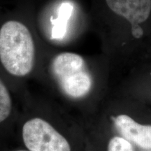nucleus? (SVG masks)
<instances>
[{"label": "nucleus", "mask_w": 151, "mask_h": 151, "mask_svg": "<svg viewBox=\"0 0 151 151\" xmlns=\"http://www.w3.org/2000/svg\"><path fill=\"white\" fill-rule=\"evenodd\" d=\"M14 151H28V150H14Z\"/></svg>", "instance_id": "nucleus-9"}, {"label": "nucleus", "mask_w": 151, "mask_h": 151, "mask_svg": "<svg viewBox=\"0 0 151 151\" xmlns=\"http://www.w3.org/2000/svg\"><path fill=\"white\" fill-rule=\"evenodd\" d=\"M114 124L122 138L143 150H151V124H141L125 114L117 116Z\"/></svg>", "instance_id": "nucleus-5"}, {"label": "nucleus", "mask_w": 151, "mask_h": 151, "mask_svg": "<svg viewBox=\"0 0 151 151\" xmlns=\"http://www.w3.org/2000/svg\"><path fill=\"white\" fill-rule=\"evenodd\" d=\"M113 12L130 22L132 29L139 27L149 18L151 0H106Z\"/></svg>", "instance_id": "nucleus-4"}, {"label": "nucleus", "mask_w": 151, "mask_h": 151, "mask_svg": "<svg viewBox=\"0 0 151 151\" xmlns=\"http://www.w3.org/2000/svg\"><path fill=\"white\" fill-rule=\"evenodd\" d=\"M107 151H134L132 143L121 137H115L109 141Z\"/></svg>", "instance_id": "nucleus-8"}, {"label": "nucleus", "mask_w": 151, "mask_h": 151, "mask_svg": "<svg viewBox=\"0 0 151 151\" xmlns=\"http://www.w3.org/2000/svg\"><path fill=\"white\" fill-rule=\"evenodd\" d=\"M35 46L29 30L21 22L10 20L0 29V61L15 76L29 74L35 65Z\"/></svg>", "instance_id": "nucleus-1"}, {"label": "nucleus", "mask_w": 151, "mask_h": 151, "mask_svg": "<svg viewBox=\"0 0 151 151\" xmlns=\"http://www.w3.org/2000/svg\"><path fill=\"white\" fill-rule=\"evenodd\" d=\"M51 72L64 93L72 98L86 96L91 90L92 77L84 60L73 52H62L51 62Z\"/></svg>", "instance_id": "nucleus-2"}, {"label": "nucleus", "mask_w": 151, "mask_h": 151, "mask_svg": "<svg viewBox=\"0 0 151 151\" xmlns=\"http://www.w3.org/2000/svg\"><path fill=\"white\" fill-rule=\"evenodd\" d=\"M12 102L9 90L0 79V123L4 121L10 116Z\"/></svg>", "instance_id": "nucleus-7"}, {"label": "nucleus", "mask_w": 151, "mask_h": 151, "mask_svg": "<svg viewBox=\"0 0 151 151\" xmlns=\"http://www.w3.org/2000/svg\"><path fill=\"white\" fill-rule=\"evenodd\" d=\"M144 151H151V150H145Z\"/></svg>", "instance_id": "nucleus-10"}, {"label": "nucleus", "mask_w": 151, "mask_h": 151, "mask_svg": "<svg viewBox=\"0 0 151 151\" xmlns=\"http://www.w3.org/2000/svg\"><path fill=\"white\" fill-rule=\"evenodd\" d=\"M73 9V6L68 2L60 5L58 9V17L55 19H51L52 39H61L65 37L67 33L68 21L71 18Z\"/></svg>", "instance_id": "nucleus-6"}, {"label": "nucleus", "mask_w": 151, "mask_h": 151, "mask_svg": "<svg viewBox=\"0 0 151 151\" xmlns=\"http://www.w3.org/2000/svg\"><path fill=\"white\" fill-rule=\"evenodd\" d=\"M22 139L29 151H71L67 139L39 118L30 119L24 124Z\"/></svg>", "instance_id": "nucleus-3"}]
</instances>
